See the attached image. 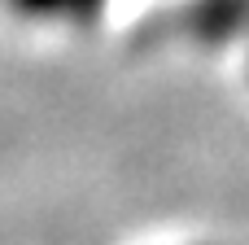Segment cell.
<instances>
[{"mask_svg": "<svg viewBox=\"0 0 249 245\" xmlns=\"http://www.w3.org/2000/svg\"><path fill=\"white\" fill-rule=\"evenodd\" d=\"M26 9H92L96 0H22Z\"/></svg>", "mask_w": 249, "mask_h": 245, "instance_id": "1", "label": "cell"}]
</instances>
